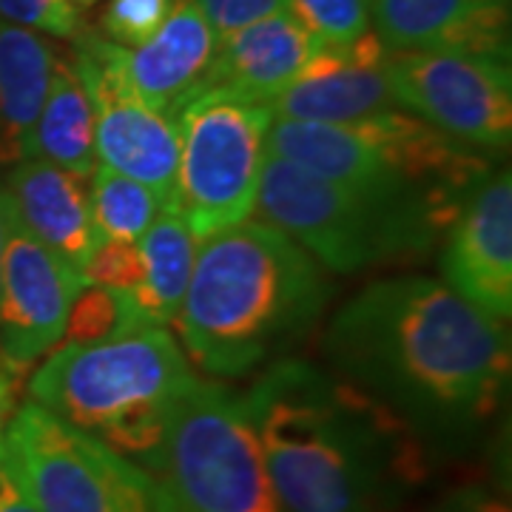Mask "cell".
<instances>
[{"label":"cell","instance_id":"9c48e42d","mask_svg":"<svg viewBox=\"0 0 512 512\" xmlns=\"http://www.w3.org/2000/svg\"><path fill=\"white\" fill-rule=\"evenodd\" d=\"M0 458L40 512H154L151 478L35 402L6 424Z\"/></svg>","mask_w":512,"mask_h":512},{"label":"cell","instance_id":"e0dca14e","mask_svg":"<svg viewBox=\"0 0 512 512\" xmlns=\"http://www.w3.org/2000/svg\"><path fill=\"white\" fill-rule=\"evenodd\" d=\"M316 52L319 43L288 12H276L217 40L202 89H222L242 100L271 103L299 77Z\"/></svg>","mask_w":512,"mask_h":512},{"label":"cell","instance_id":"4dcf8cb0","mask_svg":"<svg viewBox=\"0 0 512 512\" xmlns=\"http://www.w3.org/2000/svg\"><path fill=\"white\" fill-rule=\"evenodd\" d=\"M15 379L6 376V370L0 367V441H3V433H6V424L15 416V387H12Z\"/></svg>","mask_w":512,"mask_h":512},{"label":"cell","instance_id":"52a82bcc","mask_svg":"<svg viewBox=\"0 0 512 512\" xmlns=\"http://www.w3.org/2000/svg\"><path fill=\"white\" fill-rule=\"evenodd\" d=\"M256 211L328 274H359L441 245L439 234L416 217L322 180L276 154H265Z\"/></svg>","mask_w":512,"mask_h":512},{"label":"cell","instance_id":"4fadbf2b","mask_svg":"<svg viewBox=\"0 0 512 512\" xmlns=\"http://www.w3.org/2000/svg\"><path fill=\"white\" fill-rule=\"evenodd\" d=\"M444 285L493 319L512 316V177L493 171L464 202L441 248Z\"/></svg>","mask_w":512,"mask_h":512},{"label":"cell","instance_id":"9a60e30c","mask_svg":"<svg viewBox=\"0 0 512 512\" xmlns=\"http://www.w3.org/2000/svg\"><path fill=\"white\" fill-rule=\"evenodd\" d=\"M217 52V35L197 0H174L160 32L143 46L123 49L114 43V63L131 94L148 109L177 117L185 103L202 92V80Z\"/></svg>","mask_w":512,"mask_h":512},{"label":"cell","instance_id":"f1b7e54d","mask_svg":"<svg viewBox=\"0 0 512 512\" xmlns=\"http://www.w3.org/2000/svg\"><path fill=\"white\" fill-rule=\"evenodd\" d=\"M439 512H512L507 495L487 490V487H464L453 493Z\"/></svg>","mask_w":512,"mask_h":512},{"label":"cell","instance_id":"5b68a950","mask_svg":"<svg viewBox=\"0 0 512 512\" xmlns=\"http://www.w3.org/2000/svg\"><path fill=\"white\" fill-rule=\"evenodd\" d=\"M194 379L163 325H137L92 345H57L32 373L29 396L137 464L160 444L168 407Z\"/></svg>","mask_w":512,"mask_h":512},{"label":"cell","instance_id":"44dd1931","mask_svg":"<svg viewBox=\"0 0 512 512\" xmlns=\"http://www.w3.org/2000/svg\"><path fill=\"white\" fill-rule=\"evenodd\" d=\"M197 242L177 211H163L137 239L143 276L128 296L151 325H174L194 271Z\"/></svg>","mask_w":512,"mask_h":512},{"label":"cell","instance_id":"5bb4252c","mask_svg":"<svg viewBox=\"0 0 512 512\" xmlns=\"http://www.w3.org/2000/svg\"><path fill=\"white\" fill-rule=\"evenodd\" d=\"M384 57L387 46L373 29L348 46H319L291 86L268 103L274 120L356 123L396 106L384 77Z\"/></svg>","mask_w":512,"mask_h":512},{"label":"cell","instance_id":"3957f363","mask_svg":"<svg viewBox=\"0 0 512 512\" xmlns=\"http://www.w3.org/2000/svg\"><path fill=\"white\" fill-rule=\"evenodd\" d=\"M330 293L328 271L305 248L268 222L242 220L197 242L174 325L202 373L237 379L296 348Z\"/></svg>","mask_w":512,"mask_h":512},{"label":"cell","instance_id":"30bf717a","mask_svg":"<svg viewBox=\"0 0 512 512\" xmlns=\"http://www.w3.org/2000/svg\"><path fill=\"white\" fill-rule=\"evenodd\" d=\"M393 103L481 151L512 143V74L507 57L387 49Z\"/></svg>","mask_w":512,"mask_h":512},{"label":"cell","instance_id":"83f0119b","mask_svg":"<svg viewBox=\"0 0 512 512\" xmlns=\"http://www.w3.org/2000/svg\"><path fill=\"white\" fill-rule=\"evenodd\" d=\"M197 6L208 20V26L214 29L217 40L234 35L256 20L285 12V0H197Z\"/></svg>","mask_w":512,"mask_h":512},{"label":"cell","instance_id":"4316f807","mask_svg":"<svg viewBox=\"0 0 512 512\" xmlns=\"http://www.w3.org/2000/svg\"><path fill=\"white\" fill-rule=\"evenodd\" d=\"M0 20L55 37L83 32V20L72 0H0Z\"/></svg>","mask_w":512,"mask_h":512},{"label":"cell","instance_id":"2e32d148","mask_svg":"<svg viewBox=\"0 0 512 512\" xmlns=\"http://www.w3.org/2000/svg\"><path fill=\"white\" fill-rule=\"evenodd\" d=\"M370 23L387 49L510 60V3L504 0H373Z\"/></svg>","mask_w":512,"mask_h":512},{"label":"cell","instance_id":"f546056e","mask_svg":"<svg viewBox=\"0 0 512 512\" xmlns=\"http://www.w3.org/2000/svg\"><path fill=\"white\" fill-rule=\"evenodd\" d=\"M0 512H40L3 458H0Z\"/></svg>","mask_w":512,"mask_h":512},{"label":"cell","instance_id":"7402d4cb","mask_svg":"<svg viewBox=\"0 0 512 512\" xmlns=\"http://www.w3.org/2000/svg\"><path fill=\"white\" fill-rule=\"evenodd\" d=\"M89 188H92V220L97 242L106 239L137 242L151 228V222L165 211L160 197L148 185L137 183L106 165L94 168Z\"/></svg>","mask_w":512,"mask_h":512},{"label":"cell","instance_id":"ac0fdd59","mask_svg":"<svg viewBox=\"0 0 512 512\" xmlns=\"http://www.w3.org/2000/svg\"><path fill=\"white\" fill-rule=\"evenodd\" d=\"M89 180L92 177H80L35 157L12 165L9 174V197L20 222L77 274L97 245Z\"/></svg>","mask_w":512,"mask_h":512},{"label":"cell","instance_id":"8992f818","mask_svg":"<svg viewBox=\"0 0 512 512\" xmlns=\"http://www.w3.org/2000/svg\"><path fill=\"white\" fill-rule=\"evenodd\" d=\"M154 512H285L265 470L245 396L194 382L171 402L160 444L137 464Z\"/></svg>","mask_w":512,"mask_h":512},{"label":"cell","instance_id":"ba28073f","mask_svg":"<svg viewBox=\"0 0 512 512\" xmlns=\"http://www.w3.org/2000/svg\"><path fill=\"white\" fill-rule=\"evenodd\" d=\"M271 123L268 103L222 89H202L177 111V214L197 239L256 211Z\"/></svg>","mask_w":512,"mask_h":512},{"label":"cell","instance_id":"836d02e7","mask_svg":"<svg viewBox=\"0 0 512 512\" xmlns=\"http://www.w3.org/2000/svg\"><path fill=\"white\" fill-rule=\"evenodd\" d=\"M504 3H510V0H504Z\"/></svg>","mask_w":512,"mask_h":512},{"label":"cell","instance_id":"7a4b0ae2","mask_svg":"<svg viewBox=\"0 0 512 512\" xmlns=\"http://www.w3.org/2000/svg\"><path fill=\"white\" fill-rule=\"evenodd\" d=\"M245 407L285 512H396L424 470L407 421L311 362L268 365Z\"/></svg>","mask_w":512,"mask_h":512},{"label":"cell","instance_id":"cb8c5ba5","mask_svg":"<svg viewBox=\"0 0 512 512\" xmlns=\"http://www.w3.org/2000/svg\"><path fill=\"white\" fill-rule=\"evenodd\" d=\"M373 0H285L291 15L319 46H348L370 29Z\"/></svg>","mask_w":512,"mask_h":512},{"label":"cell","instance_id":"1f68e13d","mask_svg":"<svg viewBox=\"0 0 512 512\" xmlns=\"http://www.w3.org/2000/svg\"><path fill=\"white\" fill-rule=\"evenodd\" d=\"M12 197L9 194H0V265H3V248H6V231H9V220H12Z\"/></svg>","mask_w":512,"mask_h":512},{"label":"cell","instance_id":"ffe728a7","mask_svg":"<svg viewBox=\"0 0 512 512\" xmlns=\"http://www.w3.org/2000/svg\"><path fill=\"white\" fill-rule=\"evenodd\" d=\"M29 157L60 165L80 177H92L97 168L94 111L74 60H55L49 94L32 131Z\"/></svg>","mask_w":512,"mask_h":512},{"label":"cell","instance_id":"7c38bea8","mask_svg":"<svg viewBox=\"0 0 512 512\" xmlns=\"http://www.w3.org/2000/svg\"><path fill=\"white\" fill-rule=\"evenodd\" d=\"M83 288V276L32 237L12 211L0 265V367L9 379L60 345Z\"/></svg>","mask_w":512,"mask_h":512},{"label":"cell","instance_id":"484cf974","mask_svg":"<svg viewBox=\"0 0 512 512\" xmlns=\"http://www.w3.org/2000/svg\"><path fill=\"white\" fill-rule=\"evenodd\" d=\"M83 285L106 288V291L131 293L140 285L143 276V259L140 245L128 239H106L94 245L92 256L83 265Z\"/></svg>","mask_w":512,"mask_h":512},{"label":"cell","instance_id":"277c9868","mask_svg":"<svg viewBox=\"0 0 512 512\" xmlns=\"http://www.w3.org/2000/svg\"><path fill=\"white\" fill-rule=\"evenodd\" d=\"M265 148L322 180L416 217L441 242L470 194L495 171L481 148L393 106L356 123L274 120Z\"/></svg>","mask_w":512,"mask_h":512},{"label":"cell","instance_id":"8fae6325","mask_svg":"<svg viewBox=\"0 0 512 512\" xmlns=\"http://www.w3.org/2000/svg\"><path fill=\"white\" fill-rule=\"evenodd\" d=\"M74 69L83 80L94 111V151L106 168H114L148 185L165 211H177V126L171 117L148 109L131 94L114 63V43L80 32Z\"/></svg>","mask_w":512,"mask_h":512},{"label":"cell","instance_id":"6da1fadb","mask_svg":"<svg viewBox=\"0 0 512 512\" xmlns=\"http://www.w3.org/2000/svg\"><path fill=\"white\" fill-rule=\"evenodd\" d=\"M333 376L407 424L467 430L493 419L510 387L507 322L464 302L441 279H376L325 330Z\"/></svg>","mask_w":512,"mask_h":512},{"label":"cell","instance_id":"d4e9b609","mask_svg":"<svg viewBox=\"0 0 512 512\" xmlns=\"http://www.w3.org/2000/svg\"><path fill=\"white\" fill-rule=\"evenodd\" d=\"M171 9H174V0H109L100 26H103L106 40L123 49H134L160 32Z\"/></svg>","mask_w":512,"mask_h":512},{"label":"cell","instance_id":"603a6c76","mask_svg":"<svg viewBox=\"0 0 512 512\" xmlns=\"http://www.w3.org/2000/svg\"><path fill=\"white\" fill-rule=\"evenodd\" d=\"M137 325H151V322L137 311V305L126 291H106L86 285L74 299L60 345H92Z\"/></svg>","mask_w":512,"mask_h":512},{"label":"cell","instance_id":"d6a6232c","mask_svg":"<svg viewBox=\"0 0 512 512\" xmlns=\"http://www.w3.org/2000/svg\"><path fill=\"white\" fill-rule=\"evenodd\" d=\"M74 3H77V6H94L97 0H74Z\"/></svg>","mask_w":512,"mask_h":512},{"label":"cell","instance_id":"d6986e66","mask_svg":"<svg viewBox=\"0 0 512 512\" xmlns=\"http://www.w3.org/2000/svg\"><path fill=\"white\" fill-rule=\"evenodd\" d=\"M55 60V49L32 29L0 20V165L29 160Z\"/></svg>","mask_w":512,"mask_h":512}]
</instances>
